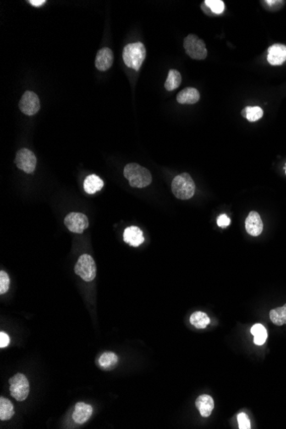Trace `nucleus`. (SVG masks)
<instances>
[{"label": "nucleus", "mask_w": 286, "mask_h": 429, "mask_svg": "<svg viewBox=\"0 0 286 429\" xmlns=\"http://www.w3.org/2000/svg\"><path fill=\"white\" fill-rule=\"evenodd\" d=\"M92 414H93V407L91 405L83 402H79L75 406L72 418L75 422L78 424H83L89 420Z\"/></svg>", "instance_id": "13"}, {"label": "nucleus", "mask_w": 286, "mask_h": 429, "mask_svg": "<svg viewBox=\"0 0 286 429\" xmlns=\"http://www.w3.org/2000/svg\"><path fill=\"white\" fill-rule=\"evenodd\" d=\"M238 426L240 429L251 428L250 420L245 413H240L238 415Z\"/></svg>", "instance_id": "27"}, {"label": "nucleus", "mask_w": 286, "mask_h": 429, "mask_svg": "<svg viewBox=\"0 0 286 429\" xmlns=\"http://www.w3.org/2000/svg\"><path fill=\"white\" fill-rule=\"evenodd\" d=\"M242 116L249 122H255L263 116V110L260 106H247L242 111Z\"/></svg>", "instance_id": "24"}, {"label": "nucleus", "mask_w": 286, "mask_h": 429, "mask_svg": "<svg viewBox=\"0 0 286 429\" xmlns=\"http://www.w3.org/2000/svg\"><path fill=\"white\" fill-rule=\"evenodd\" d=\"M183 47L187 54L193 59L203 60L207 56L206 44L197 35H188L183 40Z\"/></svg>", "instance_id": "4"}, {"label": "nucleus", "mask_w": 286, "mask_h": 429, "mask_svg": "<svg viewBox=\"0 0 286 429\" xmlns=\"http://www.w3.org/2000/svg\"><path fill=\"white\" fill-rule=\"evenodd\" d=\"M118 362L117 355L113 352H105L100 355L99 364L101 369L105 370H112L114 369Z\"/></svg>", "instance_id": "18"}, {"label": "nucleus", "mask_w": 286, "mask_h": 429, "mask_svg": "<svg viewBox=\"0 0 286 429\" xmlns=\"http://www.w3.org/2000/svg\"><path fill=\"white\" fill-rule=\"evenodd\" d=\"M15 163L19 169L23 170L28 174H31L35 172L37 160L35 154L29 149H22L17 153Z\"/></svg>", "instance_id": "7"}, {"label": "nucleus", "mask_w": 286, "mask_h": 429, "mask_svg": "<svg viewBox=\"0 0 286 429\" xmlns=\"http://www.w3.org/2000/svg\"><path fill=\"white\" fill-rule=\"evenodd\" d=\"M182 83V76L177 69H170L168 77L165 83V88L167 91H173L178 89Z\"/></svg>", "instance_id": "20"}, {"label": "nucleus", "mask_w": 286, "mask_h": 429, "mask_svg": "<svg viewBox=\"0 0 286 429\" xmlns=\"http://www.w3.org/2000/svg\"><path fill=\"white\" fill-rule=\"evenodd\" d=\"M195 406L200 411L202 417H208L212 414V409L214 408V401L209 395H200L195 401Z\"/></svg>", "instance_id": "15"}, {"label": "nucleus", "mask_w": 286, "mask_h": 429, "mask_svg": "<svg viewBox=\"0 0 286 429\" xmlns=\"http://www.w3.org/2000/svg\"><path fill=\"white\" fill-rule=\"evenodd\" d=\"M75 272L86 282L94 280L96 277V265L92 256L86 254L81 255L75 266Z\"/></svg>", "instance_id": "5"}, {"label": "nucleus", "mask_w": 286, "mask_h": 429, "mask_svg": "<svg viewBox=\"0 0 286 429\" xmlns=\"http://www.w3.org/2000/svg\"><path fill=\"white\" fill-rule=\"evenodd\" d=\"M270 319L276 326H283L286 324V304L281 308L272 309L270 311Z\"/></svg>", "instance_id": "23"}, {"label": "nucleus", "mask_w": 286, "mask_h": 429, "mask_svg": "<svg viewBox=\"0 0 286 429\" xmlns=\"http://www.w3.org/2000/svg\"><path fill=\"white\" fill-rule=\"evenodd\" d=\"M113 60L114 57L112 50L108 47H104L100 49L96 55L95 66L100 72H106L112 67Z\"/></svg>", "instance_id": "12"}, {"label": "nucleus", "mask_w": 286, "mask_h": 429, "mask_svg": "<svg viewBox=\"0 0 286 429\" xmlns=\"http://www.w3.org/2000/svg\"><path fill=\"white\" fill-rule=\"evenodd\" d=\"M200 100V93L194 88H186L183 89L177 96V101L179 104L193 105L197 103Z\"/></svg>", "instance_id": "16"}, {"label": "nucleus", "mask_w": 286, "mask_h": 429, "mask_svg": "<svg viewBox=\"0 0 286 429\" xmlns=\"http://www.w3.org/2000/svg\"><path fill=\"white\" fill-rule=\"evenodd\" d=\"M204 4L213 14H222L225 11V3L222 0H205Z\"/></svg>", "instance_id": "25"}, {"label": "nucleus", "mask_w": 286, "mask_h": 429, "mask_svg": "<svg viewBox=\"0 0 286 429\" xmlns=\"http://www.w3.org/2000/svg\"><path fill=\"white\" fill-rule=\"evenodd\" d=\"M84 190L89 195H94L103 188L104 182L101 178L95 174L89 175L83 183Z\"/></svg>", "instance_id": "17"}, {"label": "nucleus", "mask_w": 286, "mask_h": 429, "mask_svg": "<svg viewBox=\"0 0 286 429\" xmlns=\"http://www.w3.org/2000/svg\"><path fill=\"white\" fill-rule=\"evenodd\" d=\"M123 175L133 188H145L152 183V175L149 170L136 163L128 164L124 167Z\"/></svg>", "instance_id": "1"}, {"label": "nucleus", "mask_w": 286, "mask_h": 429, "mask_svg": "<svg viewBox=\"0 0 286 429\" xmlns=\"http://www.w3.org/2000/svg\"><path fill=\"white\" fill-rule=\"evenodd\" d=\"M146 57V48L141 42L128 44L123 52V62L127 67L138 72Z\"/></svg>", "instance_id": "2"}, {"label": "nucleus", "mask_w": 286, "mask_h": 429, "mask_svg": "<svg viewBox=\"0 0 286 429\" xmlns=\"http://www.w3.org/2000/svg\"><path fill=\"white\" fill-rule=\"evenodd\" d=\"M29 3L35 7H39V6H43L44 4L46 3V1L45 0H29Z\"/></svg>", "instance_id": "30"}, {"label": "nucleus", "mask_w": 286, "mask_h": 429, "mask_svg": "<svg viewBox=\"0 0 286 429\" xmlns=\"http://www.w3.org/2000/svg\"><path fill=\"white\" fill-rule=\"evenodd\" d=\"M267 61L271 65H282L286 61V46L273 44L268 48Z\"/></svg>", "instance_id": "11"}, {"label": "nucleus", "mask_w": 286, "mask_h": 429, "mask_svg": "<svg viewBox=\"0 0 286 429\" xmlns=\"http://www.w3.org/2000/svg\"><path fill=\"white\" fill-rule=\"evenodd\" d=\"M190 324L195 326L197 329H204L206 328L207 325L210 324V318L207 316L206 313L196 311L193 313L189 318Z\"/></svg>", "instance_id": "19"}, {"label": "nucleus", "mask_w": 286, "mask_h": 429, "mask_svg": "<svg viewBox=\"0 0 286 429\" xmlns=\"http://www.w3.org/2000/svg\"><path fill=\"white\" fill-rule=\"evenodd\" d=\"M245 229L252 237H258L263 231V222L257 212L252 211L245 221Z\"/></svg>", "instance_id": "10"}, {"label": "nucleus", "mask_w": 286, "mask_h": 429, "mask_svg": "<svg viewBox=\"0 0 286 429\" xmlns=\"http://www.w3.org/2000/svg\"><path fill=\"white\" fill-rule=\"evenodd\" d=\"M10 392L18 401L25 400L29 393V382L25 375L17 374L10 379Z\"/></svg>", "instance_id": "6"}, {"label": "nucleus", "mask_w": 286, "mask_h": 429, "mask_svg": "<svg viewBox=\"0 0 286 429\" xmlns=\"http://www.w3.org/2000/svg\"><path fill=\"white\" fill-rule=\"evenodd\" d=\"M251 334L254 336V343L256 345H262L265 343L267 338V332L266 328L261 324H255L252 326Z\"/></svg>", "instance_id": "22"}, {"label": "nucleus", "mask_w": 286, "mask_h": 429, "mask_svg": "<svg viewBox=\"0 0 286 429\" xmlns=\"http://www.w3.org/2000/svg\"><path fill=\"white\" fill-rule=\"evenodd\" d=\"M173 195L180 200H189L195 195V184L190 175L182 173L175 177L172 181Z\"/></svg>", "instance_id": "3"}, {"label": "nucleus", "mask_w": 286, "mask_h": 429, "mask_svg": "<svg viewBox=\"0 0 286 429\" xmlns=\"http://www.w3.org/2000/svg\"><path fill=\"white\" fill-rule=\"evenodd\" d=\"M10 288V277L5 271L0 272V294L3 295Z\"/></svg>", "instance_id": "26"}, {"label": "nucleus", "mask_w": 286, "mask_h": 429, "mask_svg": "<svg viewBox=\"0 0 286 429\" xmlns=\"http://www.w3.org/2000/svg\"><path fill=\"white\" fill-rule=\"evenodd\" d=\"M231 220L226 214H221L217 218V225L221 228H226L230 226Z\"/></svg>", "instance_id": "28"}, {"label": "nucleus", "mask_w": 286, "mask_h": 429, "mask_svg": "<svg viewBox=\"0 0 286 429\" xmlns=\"http://www.w3.org/2000/svg\"><path fill=\"white\" fill-rule=\"evenodd\" d=\"M283 1H266V5H268V6H275V5H279V3H282Z\"/></svg>", "instance_id": "31"}, {"label": "nucleus", "mask_w": 286, "mask_h": 429, "mask_svg": "<svg viewBox=\"0 0 286 429\" xmlns=\"http://www.w3.org/2000/svg\"><path fill=\"white\" fill-rule=\"evenodd\" d=\"M123 240L130 246H140L144 242L142 231L137 226H129L124 230Z\"/></svg>", "instance_id": "14"}, {"label": "nucleus", "mask_w": 286, "mask_h": 429, "mask_svg": "<svg viewBox=\"0 0 286 429\" xmlns=\"http://www.w3.org/2000/svg\"><path fill=\"white\" fill-rule=\"evenodd\" d=\"M19 108L23 113L28 116L36 114L40 108V99L38 95L34 92H25L21 98Z\"/></svg>", "instance_id": "8"}, {"label": "nucleus", "mask_w": 286, "mask_h": 429, "mask_svg": "<svg viewBox=\"0 0 286 429\" xmlns=\"http://www.w3.org/2000/svg\"><path fill=\"white\" fill-rule=\"evenodd\" d=\"M10 343V337L5 332H0V348H6Z\"/></svg>", "instance_id": "29"}, {"label": "nucleus", "mask_w": 286, "mask_h": 429, "mask_svg": "<svg viewBox=\"0 0 286 429\" xmlns=\"http://www.w3.org/2000/svg\"><path fill=\"white\" fill-rule=\"evenodd\" d=\"M284 169H285V174H286V165H285V167H284Z\"/></svg>", "instance_id": "32"}, {"label": "nucleus", "mask_w": 286, "mask_h": 429, "mask_svg": "<svg viewBox=\"0 0 286 429\" xmlns=\"http://www.w3.org/2000/svg\"><path fill=\"white\" fill-rule=\"evenodd\" d=\"M64 225L70 232L81 234L89 227V220L81 212H70L64 219Z\"/></svg>", "instance_id": "9"}, {"label": "nucleus", "mask_w": 286, "mask_h": 429, "mask_svg": "<svg viewBox=\"0 0 286 429\" xmlns=\"http://www.w3.org/2000/svg\"><path fill=\"white\" fill-rule=\"evenodd\" d=\"M14 415V407L7 398H0V420H8Z\"/></svg>", "instance_id": "21"}]
</instances>
